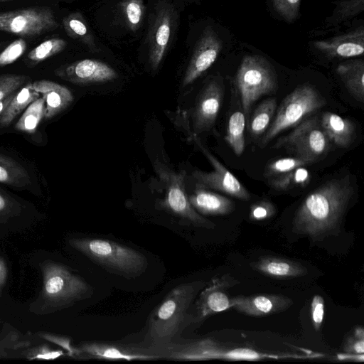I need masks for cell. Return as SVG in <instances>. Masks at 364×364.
<instances>
[{
	"mask_svg": "<svg viewBox=\"0 0 364 364\" xmlns=\"http://www.w3.org/2000/svg\"><path fill=\"white\" fill-rule=\"evenodd\" d=\"M344 351L348 354H363L364 338H357L354 335L349 337L345 343Z\"/></svg>",
	"mask_w": 364,
	"mask_h": 364,
	"instance_id": "obj_45",
	"label": "cell"
},
{
	"mask_svg": "<svg viewBox=\"0 0 364 364\" xmlns=\"http://www.w3.org/2000/svg\"><path fill=\"white\" fill-rule=\"evenodd\" d=\"M67 42L60 38H52L42 42L33 48L26 55L25 62L29 67H33L46 59L62 52Z\"/></svg>",
	"mask_w": 364,
	"mask_h": 364,
	"instance_id": "obj_31",
	"label": "cell"
},
{
	"mask_svg": "<svg viewBox=\"0 0 364 364\" xmlns=\"http://www.w3.org/2000/svg\"><path fill=\"white\" fill-rule=\"evenodd\" d=\"M7 277V267L4 260L0 257V295Z\"/></svg>",
	"mask_w": 364,
	"mask_h": 364,
	"instance_id": "obj_46",
	"label": "cell"
},
{
	"mask_svg": "<svg viewBox=\"0 0 364 364\" xmlns=\"http://www.w3.org/2000/svg\"><path fill=\"white\" fill-rule=\"evenodd\" d=\"M0 183L17 188L31 185L26 169L13 158L0 154Z\"/></svg>",
	"mask_w": 364,
	"mask_h": 364,
	"instance_id": "obj_27",
	"label": "cell"
},
{
	"mask_svg": "<svg viewBox=\"0 0 364 364\" xmlns=\"http://www.w3.org/2000/svg\"><path fill=\"white\" fill-rule=\"evenodd\" d=\"M326 104V99L313 86L297 87L282 101L274 120L262 136L259 146L264 147L282 132L296 126Z\"/></svg>",
	"mask_w": 364,
	"mask_h": 364,
	"instance_id": "obj_6",
	"label": "cell"
},
{
	"mask_svg": "<svg viewBox=\"0 0 364 364\" xmlns=\"http://www.w3.org/2000/svg\"><path fill=\"white\" fill-rule=\"evenodd\" d=\"M44 117L45 100L41 96L26 107L16 123L15 129L28 134H33Z\"/></svg>",
	"mask_w": 364,
	"mask_h": 364,
	"instance_id": "obj_29",
	"label": "cell"
},
{
	"mask_svg": "<svg viewBox=\"0 0 364 364\" xmlns=\"http://www.w3.org/2000/svg\"><path fill=\"white\" fill-rule=\"evenodd\" d=\"M245 116L242 112L237 111L230 115L225 139L237 156H240L245 149Z\"/></svg>",
	"mask_w": 364,
	"mask_h": 364,
	"instance_id": "obj_30",
	"label": "cell"
},
{
	"mask_svg": "<svg viewBox=\"0 0 364 364\" xmlns=\"http://www.w3.org/2000/svg\"><path fill=\"white\" fill-rule=\"evenodd\" d=\"M222 48L223 43L218 34L213 28H206L193 50L183 77L182 86L191 84L209 69L218 58Z\"/></svg>",
	"mask_w": 364,
	"mask_h": 364,
	"instance_id": "obj_17",
	"label": "cell"
},
{
	"mask_svg": "<svg viewBox=\"0 0 364 364\" xmlns=\"http://www.w3.org/2000/svg\"><path fill=\"white\" fill-rule=\"evenodd\" d=\"M69 244L103 269L128 279L139 277L148 267V260L141 252L112 240L73 238Z\"/></svg>",
	"mask_w": 364,
	"mask_h": 364,
	"instance_id": "obj_5",
	"label": "cell"
},
{
	"mask_svg": "<svg viewBox=\"0 0 364 364\" xmlns=\"http://www.w3.org/2000/svg\"><path fill=\"white\" fill-rule=\"evenodd\" d=\"M175 23V11L166 1L156 5L148 30L149 63L153 70L159 67L169 45Z\"/></svg>",
	"mask_w": 364,
	"mask_h": 364,
	"instance_id": "obj_13",
	"label": "cell"
},
{
	"mask_svg": "<svg viewBox=\"0 0 364 364\" xmlns=\"http://www.w3.org/2000/svg\"><path fill=\"white\" fill-rule=\"evenodd\" d=\"M33 89L45 100V117L50 119L64 111L73 101L71 91L55 82L41 80L32 82Z\"/></svg>",
	"mask_w": 364,
	"mask_h": 364,
	"instance_id": "obj_20",
	"label": "cell"
},
{
	"mask_svg": "<svg viewBox=\"0 0 364 364\" xmlns=\"http://www.w3.org/2000/svg\"><path fill=\"white\" fill-rule=\"evenodd\" d=\"M16 92L11 94L8 95L7 97H4L2 100H0V116L4 112L9 102H11V99L14 96Z\"/></svg>",
	"mask_w": 364,
	"mask_h": 364,
	"instance_id": "obj_47",
	"label": "cell"
},
{
	"mask_svg": "<svg viewBox=\"0 0 364 364\" xmlns=\"http://www.w3.org/2000/svg\"><path fill=\"white\" fill-rule=\"evenodd\" d=\"M274 145L314 163L327 153L330 141L321 128L319 118L314 116L303 120Z\"/></svg>",
	"mask_w": 364,
	"mask_h": 364,
	"instance_id": "obj_9",
	"label": "cell"
},
{
	"mask_svg": "<svg viewBox=\"0 0 364 364\" xmlns=\"http://www.w3.org/2000/svg\"><path fill=\"white\" fill-rule=\"evenodd\" d=\"M276 209L272 203L263 200L252 205L250 210V219L254 221H261L273 216Z\"/></svg>",
	"mask_w": 364,
	"mask_h": 364,
	"instance_id": "obj_42",
	"label": "cell"
},
{
	"mask_svg": "<svg viewBox=\"0 0 364 364\" xmlns=\"http://www.w3.org/2000/svg\"><path fill=\"white\" fill-rule=\"evenodd\" d=\"M354 193L349 176L326 181L301 204L293 219V232L314 240L336 235Z\"/></svg>",
	"mask_w": 364,
	"mask_h": 364,
	"instance_id": "obj_1",
	"label": "cell"
},
{
	"mask_svg": "<svg viewBox=\"0 0 364 364\" xmlns=\"http://www.w3.org/2000/svg\"><path fill=\"white\" fill-rule=\"evenodd\" d=\"M65 1H75V0H65Z\"/></svg>",
	"mask_w": 364,
	"mask_h": 364,
	"instance_id": "obj_50",
	"label": "cell"
},
{
	"mask_svg": "<svg viewBox=\"0 0 364 364\" xmlns=\"http://www.w3.org/2000/svg\"><path fill=\"white\" fill-rule=\"evenodd\" d=\"M235 82L240 91L245 117L252 104L277 89V76L272 65L263 56H245L238 68Z\"/></svg>",
	"mask_w": 364,
	"mask_h": 364,
	"instance_id": "obj_7",
	"label": "cell"
},
{
	"mask_svg": "<svg viewBox=\"0 0 364 364\" xmlns=\"http://www.w3.org/2000/svg\"><path fill=\"white\" fill-rule=\"evenodd\" d=\"M203 281L183 283L172 289L153 310L148 321L146 337L151 348L156 350L173 341L187 321L188 310Z\"/></svg>",
	"mask_w": 364,
	"mask_h": 364,
	"instance_id": "obj_2",
	"label": "cell"
},
{
	"mask_svg": "<svg viewBox=\"0 0 364 364\" xmlns=\"http://www.w3.org/2000/svg\"><path fill=\"white\" fill-rule=\"evenodd\" d=\"M59 26L53 11L48 6H31L0 12V31L21 37H36Z\"/></svg>",
	"mask_w": 364,
	"mask_h": 364,
	"instance_id": "obj_10",
	"label": "cell"
},
{
	"mask_svg": "<svg viewBox=\"0 0 364 364\" xmlns=\"http://www.w3.org/2000/svg\"><path fill=\"white\" fill-rule=\"evenodd\" d=\"M237 282L228 274L213 278L201 289L191 306L187 317L188 323H199L213 314L233 308L237 303L236 296L229 297L226 289Z\"/></svg>",
	"mask_w": 364,
	"mask_h": 364,
	"instance_id": "obj_11",
	"label": "cell"
},
{
	"mask_svg": "<svg viewBox=\"0 0 364 364\" xmlns=\"http://www.w3.org/2000/svg\"><path fill=\"white\" fill-rule=\"evenodd\" d=\"M353 335L357 338H364V331L362 327L355 328Z\"/></svg>",
	"mask_w": 364,
	"mask_h": 364,
	"instance_id": "obj_48",
	"label": "cell"
},
{
	"mask_svg": "<svg viewBox=\"0 0 364 364\" xmlns=\"http://www.w3.org/2000/svg\"><path fill=\"white\" fill-rule=\"evenodd\" d=\"M31 82H28L17 90L11 102L0 116V127H8L33 101L40 97Z\"/></svg>",
	"mask_w": 364,
	"mask_h": 364,
	"instance_id": "obj_26",
	"label": "cell"
},
{
	"mask_svg": "<svg viewBox=\"0 0 364 364\" xmlns=\"http://www.w3.org/2000/svg\"><path fill=\"white\" fill-rule=\"evenodd\" d=\"M77 358L106 360H152L160 358L151 348L119 342L91 341L77 346Z\"/></svg>",
	"mask_w": 364,
	"mask_h": 364,
	"instance_id": "obj_14",
	"label": "cell"
},
{
	"mask_svg": "<svg viewBox=\"0 0 364 364\" xmlns=\"http://www.w3.org/2000/svg\"><path fill=\"white\" fill-rule=\"evenodd\" d=\"M257 271L276 279H289L304 276L306 268L296 262L272 256L261 257L252 264Z\"/></svg>",
	"mask_w": 364,
	"mask_h": 364,
	"instance_id": "obj_23",
	"label": "cell"
},
{
	"mask_svg": "<svg viewBox=\"0 0 364 364\" xmlns=\"http://www.w3.org/2000/svg\"><path fill=\"white\" fill-rule=\"evenodd\" d=\"M21 210L20 203L0 190V223H6L10 218L17 216Z\"/></svg>",
	"mask_w": 364,
	"mask_h": 364,
	"instance_id": "obj_40",
	"label": "cell"
},
{
	"mask_svg": "<svg viewBox=\"0 0 364 364\" xmlns=\"http://www.w3.org/2000/svg\"><path fill=\"white\" fill-rule=\"evenodd\" d=\"M121 19L132 31H136L141 26L146 11L143 0H124L118 4Z\"/></svg>",
	"mask_w": 364,
	"mask_h": 364,
	"instance_id": "obj_32",
	"label": "cell"
},
{
	"mask_svg": "<svg viewBox=\"0 0 364 364\" xmlns=\"http://www.w3.org/2000/svg\"><path fill=\"white\" fill-rule=\"evenodd\" d=\"M320 124L330 141L339 147L347 148L355 136L353 122L338 114L326 112L322 114Z\"/></svg>",
	"mask_w": 364,
	"mask_h": 364,
	"instance_id": "obj_22",
	"label": "cell"
},
{
	"mask_svg": "<svg viewBox=\"0 0 364 364\" xmlns=\"http://www.w3.org/2000/svg\"><path fill=\"white\" fill-rule=\"evenodd\" d=\"M1 43H0V48H1Z\"/></svg>",
	"mask_w": 364,
	"mask_h": 364,
	"instance_id": "obj_51",
	"label": "cell"
},
{
	"mask_svg": "<svg viewBox=\"0 0 364 364\" xmlns=\"http://www.w3.org/2000/svg\"><path fill=\"white\" fill-rule=\"evenodd\" d=\"M13 1V0H0V1Z\"/></svg>",
	"mask_w": 364,
	"mask_h": 364,
	"instance_id": "obj_49",
	"label": "cell"
},
{
	"mask_svg": "<svg viewBox=\"0 0 364 364\" xmlns=\"http://www.w3.org/2000/svg\"><path fill=\"white\" fill-rule=\"evenodd\" d=\"M21 353L23 356L28 360H55L65 355L63 350H53L50 348L48 346H41L30 349H26Z\"/></svg>",
	"mask_w": 364,
	"mask_h": 364,
	"instance_id": "obj_41",
	"label": "cell"
},
{
	"mask_svg": "<svg viewBox=\"0 0 364 364\" xmlns=\"http://www.w3.org/2000/svg\"><path fill=\"white\" fill-rule=\"evenodd\" d=\"M161 358L178 361L223 360L231 361H258L267 359L308 358L316 355L289 353H273L246 346H236L207 337L182 343H170L154 350Z\"/></svg>",
	"mask_w": 364,
	"mask_h": 364,
	"instance_id": "obj_4",
	"label": "cell"
},
{
	"mask_svg": "<svg viewBox=\"0 0 364 364\" xmlns=\"http://www.w3.org/2000/svg\"><path fill=\"white\" fill-rule=\"evenodd\" d=\"M309 164L311 163L298 156L282 158L271 162L267 166L264 174L267 177H277Z\"/></svg>",
	"mask_w": 364,
	"mask_h": 364,
	"instance_id": "obj_35",
	"label": "cell"
},
{
	"mask_svg": "<svg viewBox=\"0 0 364 364\" xmlns=\"http://www.w3.org/2000/svg\"><path fill=\"white\" fill-rule=\"evenodd\" d=\"M63 27L67 35L85 45L90 51L98 52L99 48L83 16L80 12H73L62 20Z\"/></svg>",
	"mask_w": 364,
	"mask_h": 364,
	"instance_id": "obj_25",
	"label": "cell"
},
{
	"mask_svg": "<svg viewBox=\"0 0 364 364\" xmlns=\"http://www.w3.org/2000/svg\"><path fill=\"white\" fill-rule=\"evenodd\" d=\"M277 108L275 98H268L262 102L253 112L249 123V130L254 139L262 136L273 119Z\"/></svg>",
	"mask_w": 364,
	"mask_h": 364,
	"instance_id": "obj_28",
	"label": "cell"
},
{
	"mask_svg": "<svg viewBox=\"0 0 364 364\" xmlns=\"http://www.w3.org/2000/svg\"><path fill=\"white\" fill-rule=\"evenodd\" d=\"M29 77L19 74H4L0 75V100L16 92L26 83Z\"/></svg>",
	"mask_w": 364,
	"mask_h": 364,
	"instance_id": "obj_37",
	"label": "cell"
},
{
	"mask_svg": "<svg viewBox=\"0 0 364 364\" xmlns=\"http://www.w3.org/2000/svg\"><path fill=\"white\" fill-rule=\"evenodd\" d=\"M40 267L43 287L38 297L29 306V311L33 314L45 315L53 313L93 294V288L65 266L46 260Z\"/></svg>",
	"mask_w": 364,
	"mask_h": 364,
	"instance_id": "obj_3",
	"label": "cell"
},
{
	"mask_svg": "<svg viewBox=\"0 0 364 364\" xmlns=\"http://www.w3.org/2000/svg\"><path fill=\"white\" fill-rule=\"evenodd\" d=\"M324 316V299L321 295H315L311 303V318L313 326L318 331L322 326Z\"/></svg>",
	"mask_w": 364,
	"mask_h": 364,
	"instance_id": "obj_44",
	"label": "cell"
},
{
	"mask_svg": "<svg viewBox=\"0 0 364 364\" xmlns=\"http://www.w3.org/2000/svg\"><path fill=\"white\" fill-rule=\"evenodd\" d=\"M30 343L21 341L20 334L17 331L10 330L0 338V358H8L13 351H18L27 348Z\"/></svg>",
	"mask_w": 364,
	"mask_h": 364,
	"instance_id": "obj_36",
	"label": "cell"
},
{
	"mask_svg": "<svg viewBox=\"0 0 364 364\" xmlns=\"http://www.w3.org/2000/svg\"><path fill=\"white\" fill-rule=\"evenodd\" d=\"M224 96L219 78L210 80L201 90L192 112L193 134L208 131L214 125Z\"/></svg>",
	"mask_w": 364,
	"mask_h": 364,
	"instance_id": "obj_15",
	"label": "cell"
},
{
	"mask_svg": "<svg viewBox=\"0 0 364 364\" xmlns=\"http://www.w3.org/2000/svg\"><path fill=\"white\" fill-rule=\"evenodd\" d=\"M364 10V0H341L336 3L328 23L336 25L358 16Z\"/></svg>",
	"mask_w": 364,
	"mask_h": 364,
	"instance_id": "obj_34",
	"label": "cell"
},
{
	"mask_svg": "<svg viewBox=\"0 0 364 364\" xmlns=\"http://www.w3.org/2000/svg\"><path fill=\"white\" fill-rule=\"evenodd\" d=\"M233 306L237 311L252 316H263L282 312L288 309L293 301L279 294H257L250 296H236Z\"/></svg>",
	"mask_w": 364,
	"mask_h": 364,
	"instance_id": "obj_19",
	"label": "cell"
},
{
	"mask_svg": "<svg viewBox=\"0 0 364 364\" xmlns=\"http://www.w3.org/2000/svg\"><path fill=\"white\" fill-rule=\"evenodd\" d=\"M26 42L21 38L11 43L0 53V67L14 63L26 51Z\"/></svg>",
	"mask_w": 364,
	"mask_h": 364,
	"instance_id": "obj_38",
	"label": "cell"
},
{
	"mask_svg": "<svg viewBox=\"0 0 364 364\" xmlns=\"http://www.w3.org/2000/svg\"><path fill=\"white\" fill-rule=\"evenodd\" d=\"M310 173L304 166L277 176L271 184L278 191H286L295 186H305L310 181Z\"/></svg>",
	"mask_w": 364,
	"mask_h": 364,
	"instance_id": "obj_33",
	"label": "cell"
},
{
	"mask_svg": "<svg viewBox=\"0 0 364 364\" xmlns=\"http://www.w3.org/2000/svg\"><path fill=\"white\" fill-rule=\"evenodd\" d=\"M313 46L329 58H348L362 55L364 51V27L360 26L329 38L315 41Z\"/></svg>",
	"mask_w": 364,
	"mask_h": 364,
	"instance_id": "obj_18",
	"label": "cell"
},
{
	"mask_svg": "<svg viewBox=\"0 0 364 364\" xmlns=\"http://www.w3.org/2000/svg\"><path fill=\"white\" fill-rule=\"evenodd\" d=\"M188 198L193 208L200 215H224L232 213L235 207L229 198L198 186Z\"/></svg>",
	"mask_w": 364,
	"mask_h": 364,
	"instance_id": "obj_21",
	"label": "cell"
},
{
	"mask_svg": "<svg viewBox=\"0 0 364 364\" xmlns=\"http://www.w3.org/2000/svg\"><path fill=\"white\" fill-rule=\"evenodd\" d=\"M277 13L285 21L291 22L299 14L301 0H271Z\"/></svg>",
	"mask_w": 364,
	"mask_h": 364,
	"instance_id": "obj_39",
	"label": "cell"
},
{
	"mask_svg": "<svg viewBox=\"0 0 364 364\" xmlns=\"http://www.w3.org/2000/svg\"><path fill=\"white\" fill-rule=\"evenodd\" d=\"M191 139L209 160L214 168L210 172L194 171L192 173V178L196 186L220 191L242 200H249L251 196L247 190L230 171L203 146L198 135L192 134Z\"/></svg>",
	"mask_w": 364,
	"mask_h": 364,
	"instance_id": "obj_12",
	"label": "cell"
},
{
	"mask_svg": "<svg viewBox=\"0 0 364 364\" xmlns=\"http://www.w3.org/2000/svg\"><path fill=\"white\" fill-rule=\"evenodd\" d=\"M38 335L39 337L63 348L69 356L78 357L79 350L77 346L72 345V341L68 337L44 332L38 333Z\"/></svg>",
	"mask_w": 364,
	"mask_h": 364,
	"instance_id": "obj_43",
	"label": "cell"
},
{
	"mask_svg": "<svg viewBox=\"0 0 364 364\" xmlns=\"http://www.w3.org/2000/svg\"><path fill=\"white\" fill-rule=\"evenodd\" d=\"M154 167L165 186V195L159 203L161 208L179 218L185 225L213 229L215 225L203 217L191 205L186 190V172L176 173L159 160Z\"/></svg>",
	"mask_w": 364,
	"mask_h": 364,
	"instance_id": "obj_8",
	"label": "cell"
},
{
	"mask_svg": "<svg viewBox=\"0 0 364 364\" xmlns=\"http://www.w3.org/2000/svg\"><path fill=\"white\" fill-rule=\"evenodd\" d=\"M336 73L350 94L358 102L364 101V62L355 59L340 63Z\"/></svg>",
	"mask_w": 364,
	"mask_h": 364,
	"instance_id": "obj_24",
	"label": "cell"
},
{
	"mask_svg": "<svg viewBox=\"0 0 364 364\" xmlns=\"http://www.w3.org/2000/svg\"><path fill=\"white\" fill-rule=\"evenodd\" d=\"M54 73L64 80L80 85L107 82L118 77L113 68L95 59H83L61 65Z\"/></svg>",
	"mask_w": 364,
	"mask_h": 364,
	"instance_id": "obj_16",
	"label": "cell"
}]
</instances>
